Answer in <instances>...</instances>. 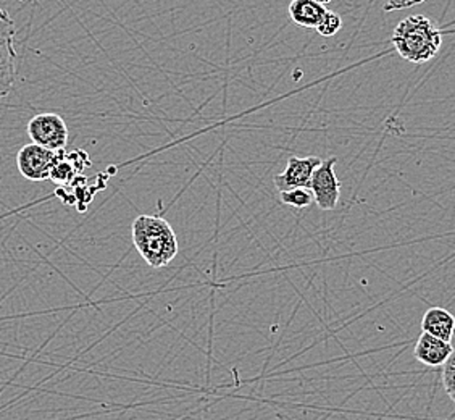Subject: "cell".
<instances>
[{"mask_svg":"<svg viewBox=\"0 0 455 420\" xmlns=\"http://www.w3.org/2000/svg\"><path fill=\"white\" fill-rule=\"evenodd\" d=\"M338 158H330L322 162L316 168L308 184V191L314 194V201L322 210H334L339 196H341V183L334 174V166Z\"/></svg>","mask_w":455,"mask_h":420,"instance_id":"5","label":"cell"},{"mask_svg":"<svg viewBox=\"0 0 455 420\" xmlns=\"http://www.w3.org/2000/svg\"><path fill=\"white\" fill-rule=\"evenodd\" d=\"M421 330L443 342L452 343L455 335V317L444 307H431L421 319Z\"/></svg>","mask_w":455,"mask_h":420,"instance_id":"9","label":"cell"},{"mask_svg":"<svg viewBox=\"0 0 455 420\" xmlns=\"http://www.w3.org/2000/svg\"><path fill=\"white\" fill-rule=\"evenodd\" d=\"M320 158H291L288 160V166L283 174L275 175V186L276 190L283 191H291L296 188H306L308 190V184L312 180V175L318 166H322Z\"/></svg>","mask_w":455,"mask_h":420,"instance_id":"7","label":"cell"},{"mask_svg":"<svg viewBox=\"0 0 455 420\" xmlns=\"http://www.w3.org/2000/svg\"><path fill=\"white\" fill-rule=\"evenodd\" d=\"M391 41L403 61L427 63L441 51L443 35L428 17L411 15L395 28Z\"/></svg>","mask_w":455,"mask_h":420,"instance_id":"2","label":"cell"},{"mask_svg":"<svg viewBox=\"0 0 455 420\" xmlns=\"http://www.w3.org/2000/svg\"><path fill=\"white\" fill-rule=\"evenodd\" d=\"M132 243L152 269L167 267L178 255L175 231L164 217L140 215L132 222Z\"/></svg>","mask_w":455,"mask_h":420,"instance_id":"1","label":"cell"},{"mask_svg":"<svg viewBox=\"0 0 455 420\" xmlns=\"http://www.w3.org/2000/svg\"><path fill=\"white\" fill-rule=\"evenodd\" d=\"M79 170H83V166H76V160H73V156L67 158L65 150H61L55 166H53L51 180L59 184L70 183Z\"/></svg>","mask_w":455,"mask_h":420,"instance_id":"11","label":"cell"},{"mask_svg":"<svg viewBox=\"0 0 455 420\" xmlns=\"http://www.w3.org/2000/svg\"><path fill=\"white\" fill-rule=\"evenodd\" d=\"M342 28V20L338 13H334V12H326V15H324L323 21L320 23V27L316 28V33L320 36H323V37H331V36H336L339 31H341Z\"/></svg>","mask_w":455,"mask_h":420,"instance_id":"13","label":"cell"},{"mask_svg":"<svg viewBox=\"0 0 455 420\" xmlns=\"http://www.w3.org/2000/svg\"><path fill=\"white\" fill-rule=\"evenodd\" d=\"M328 9L314 0H292L289 4V18L299 27L316 29L323 21Z\"/></svg>","mask_w":455,"mask_h":420,"instance_id":"10","label":"cell"},{"mask_svg":"<svg viewBox=\"0 0 455 420\" xmlns=\"http://www.w3.org/2000/svg\"><path fill=\"white\" fill-rule=\"evenodd\" d=\"M280 199L283 204L291 206L294 209H304L314 202V194L310 193L306 188H296V190L280 193Z\"/></svg>","mask_w":455,"mask_h":420,"instance_id":"12","label":"cell"},{"mask_svg":"<svg viewBox=\"0 0 455 420\" xmlns=\"http://www.w3.org/2000/svg\"><path fill=\"white\" fill-rule=\"evenodd\" d=\"M314 2H316V4H320V5L326 7V5H328V4H331L333 0H314Z\"/></svg>","mask_w":455,"mask_h":420,"instance_id":"15","label":"cell"},{"mask_svg":"<svg viewBox=\"0 0 455 420\" xmlns=\"http://www.w3.org/2000/svg\"><path fill=\"white\" fill-rule=\"evenodd\" d=\"M60 152L45 149L35 142L23 146L18 150L17 166L20 174L29 182H44L51 180L53 166Z\"/></svg>","mask_w":455,"mask_h":420,"instance_id":"6","label":"cell"},{"mask_svg":"<svg viewBox=\"0 0 455 420\" xmlns=\"http://www.w3.org/2000/svg\"><path fill=\"white\" fill-rule=\"evenodd\" d=\"M443 386L451 401L455 404V350L452 351L446 364L443 366Z\"/></svg>","mask_w":455,"mask_h":420,"instance_id":"14","label":"cell"},{"mask_svg":"<svg viewBox=\"0 0 455 420\" xmlns=\"http://www.w3.org/2000/svg\"><path fill=\"white\" fill-rule=\"evenodd\" d=\"M28 136L37 146L61 152L68 144V126L60 115L39 114L28 123Z\"/></svg>","mask_w":455,"mask_h":420,"instance_id":"3","label":"cell"},{"mask_svg":"<svg viewBox=\"0 0 455 420\" xmlns=\"http://www.w3.org/2000/svg\"><path fill=\"white\" fill-rule=\"evenodd\" d=\"M452 344L443 342L429 333H421L419 342L415 344L413 354L419 362L427 368H443L452 354Z\"/></svg>","mask_w":455,"mask_h":420,"instance_id":"8","label":"cell"},{"mask_svg":"<svg viewBox=\"0 0 455 420\" xmlns=\"http://www.w3.org/2000/svg\"><path fill=\"white\" fill-rule=\"evenodd\" d=\"M15 23L5 10L0 9V97L7 96L17 78Z\"/></svg>","mask_w":455,"mask_h":420,"instance_id":"4","label":"cell"}]
</instances>
